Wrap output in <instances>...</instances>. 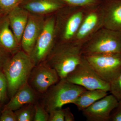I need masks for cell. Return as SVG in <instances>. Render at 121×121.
Here are the masks:
<instances>
[{
	"mask_svg": "<svg viewBox=\"0 0 121 121\" xmlns=\"http://www.w3.org/2000/svg\"><path fill=\"white\" fill-rule=\"evenodd\" d=\"M64 110L65 121H75L74 117L73 114L72 113L70 108L67 107L64 109Z\"/></svg>",
	"mask_w": 121,
	"mask_h": 121,
	"instance_id": "f1b7e54d",
	"label": "cell"
},
{
	"mask_svg": "<svg viewBox=\"0 0 121 121\" xmlns=\"http://www.w3.org/2000/svg\"><path fill=\"white\" fill-rule=\"evenodd\" d=\"M0 48L11 56L21 49L11 29L7 14L0 18Z\"/></svg>",
	"mask_w": 121,
	"mask_h": 121,
	"instance_id": "9a60e30c",
	"label": "cell"
},
{
	"mask_svg": "<svg viewBox=\"0 0 121 121\" xmlns=\"http://www.w3.org/2000/svg\"><path fill=\"white\" fill-rule=\"evenodd\" d=\"M29 15L27 10L20 6L13 9L7 14L11 29L20 45Z\"/></svg>",
	"mask_w": 121,
	"mask_h": 121,
	"instance_id": "e0dca14e",
	"label": "cell"
},
{
	"mask_svg": "<svg viewBox=\"0 0 121 121\" xmlns=\"http://www.w3.org/2000/svg\"><path fill=\"white\" fill-rule=\"evenodd\" d=\"M68 82L87 90L110 91V84L101 78L83 56L80 63L65 79Z\"/></svg>",
	"mask_w": 121,
	"mask_h": 121,
	"instance_id": "52a82bcc",
	"label": "cell"
},
{
	"mask_svg": "<svg viewBox=\"0 0 121 121\" xmlns=\"http://www.w3.org/2000/svg\"><path fill=\"white\" fill-rule=\"evenodd\" d=\"M83 55L121 52V32L102 27L83 44Z\"/></svg>",
	"mask_w": 121,
	"mask_h": 121,
	"instance_id": "5b68a950",
	"label": "cell"
},
{
	"mask_svg": "<svg viewBox=\"0 0 121 121\" xmlns=\"http://www.w3.org/2000/svg\"><path fill=\"white\" fill-rule=\"evenodd\" d=\"M17 121H33L35 115V104L24 105L15 111Z\"/></svg>",
	"mask_w": 121,
	"mask_h": 121,
	"instance_id": "d6986e66",
	"label": "cell"
},
{
	"mask_svg": "<svg viewBox=\"0 0 121 121\" xmlns=\"http://www.w3.org/2000/svg\"><path fill=\"white\" fill-rule=\"evenodd\" d=\"M34 66L30 56L22 49L11 56L3 70L7 79L8 94L10 99L28 82Z\"/></svg>",
	"mask_w": 121,
	"mask_h": 121,
	"instance_id": "7a4b0ae2",
	"label": "cell"
},
{
	"mask_svg": "<svg viewBox=\"0 0 121 121\" xmlns=\"http://www.w3.org/2000/svg\"><path fill=\"white\" fill-rule=\"evenodd\" d=\"M41 95L37 93L27 82L17 90L4 108L15 111L27 104H35L39 100Z\"/></svg>",
	"mask_w": 121,
	"mask_h": 121,
	"instance_id": "2e32d148",
	"label": "cell"
},
{
	"mask_svg": "<svg viewBox=\"0 0 121 121\" xmlns=\"http://www.w3.org/2000/svg\"><path fill=\"white\" fill-rule=\"evenodd\" d=\"M46 17L29 13L21 41V49L30 55L43 27Z\"/></svg>",
	"mask_w": 121,
	"mask_h": 121,
	"instance_id": "7c38bea8",
	"label": "cell"
},
{
	"mask_svg": "<svg viewBox=\"0 0 121 121\" xmlns=\"http://www.w3.org/2000/svg\"><path fill=\"white\" fill-rule=\"evenodd\" d=\"M49 114L48 121H65L64 109L53 110L49 112Z\"/></svg>",
	"mask_w": 121,
	"mask_h": 121,
	"instance_id": "d4e9b609",
	"label": "cell"
},
{
	"mask_svg": "<svg viewBox=\"0 0 121 121\" xmlns=\"http://www.w3.org/2000/svg\"><path fill=\"white\" fill-rule=\"evenodd\" d=\"M114 110V112L111 114L109 121H121V102H119L118 105Z\"/></svg>",
	"mask_w": 121,
	"mask_h": 121,
	"instance_id": "83f0119b",
	"label": "cell"
},
{
	"mask_svg": "<svg viewBox=\"0 0 121 121\" xmlns=\"http://www.w3.org/2000/svg\"><path fill=\"white\" fill-rule=\"evenodd\" d=\"M86 89L60 79L41 95L39 101L49 113L51 111L62 108L66 104H72L78 96Z\"/></svg>",
	"mask_w": 121,
	"mask_h": 121,
	"instance_id": "277c9868",
	"label": "cell"
},
{
	"mask_svg": "<svg viewBox=\"0 0 121 121\" xmlns=\"http://www.w3.org/2000/svg\"><path fill=\"white\" fill-rule=\"evenodd\" d=\"M0 91L6 99L8 95V84L7 79L3 71H0Z\"/></svg>",
	"mask_w": 121,
	"mask_h": 121,
	"instance_id": "484cf974",
	"label": "cell"
},
{
	"mask_svg": "<svg viewBox=\"0 0 121 121\" xmlns=\"http://www.w3.org/2000/svg\"><path fill=\"white\" fill-rule=\"evenodd\" d=\"M1 115V112H0V121Z\"/></svg>",
	"mask_w": 121,
	"mask_h": 121,
	"instance_id": "1f68e13d",
	"label": "cell"
},
{
	"mask_svg": "<svg viewBox=\"0 0 121 121\" xmlns=\"http://www.w3.org/2000/svg\"><path fill=\"white\" fill-rule=\"evenodd\" d=\"M11 56L0 48V71H3L5 65Z\"/></svg>",
	"mask_w": 121,
	"mask_h": 121,
	"instance_id": "4316f807",
	"label": "cell"
},
{
	"mask_svg": "<svg viewBox=\"0 0 121 121\" xmlns=\"http://www.w3.org/2000/svg\"><path fill=\"white\" fill-rule=\"evenodd\" d=\"M101 4L87 8L82 21L72 42L83 45L95 33L103 27Z\"/></svg>",
	"mask_w": 121,
	"mask_h": 121,
	"instance_id": "9c48e42d",
	"label": "cell"
},
{
	"mask_svg": "<svg viewBox=\"0 0 121 121\" xmlns=\"http://www.w3.org/2000/svg\"><path fill=\"white\" fill-rule=\"evenodd\" d=\"M60 80L56 70L44 61L34 66L28 83L35 91L42 95Z\"/></svg>",
	"mask_w": 121,
	"mask_h": 121,
	"instance_id": "30bf717a",
	"label": "cell"
},
{
	"mask_svg": "<svg viewBox=\"0 0 121 121\" xmlns=\"http://www.w3.org/2000/svg\"><path fill=\"white\" fill-rule=\"evenodd\" d=\"M104 81L110 84L121 72V52L83 55Z\"/></svg>",
	"mask_w": 121,
	"mask_h": 121,
	"instance_id": "8992f818",
	"label": "cell"
},
{
	"mask_svg": "<svg viewBox=\"0 0 121 121\" xmlns=\"http://www.w3.org/2000/svg\"><path fill=\"white\" fill-rule=\"evenodd\" d=\"M35 115L33 121H48L49 114L39 101L35 104Z\"/></svg>",
	"mask_w": 121,
	"mask_h": 121,
	"instance_id": "44dd1931",
	"label": "cell"
},
{
	"mask_svg": "<svg viewBox=\"0 0 121 121\" xmlns=\"http://www.w3.org/2000/svg\"><path fill=\"white\" fill-rule=\"evenodd\" d=\"M0 121H17L15 111L9 108H4L1 112Z\"/></svg>",
	"mask_w": 121,
	"mask_h": 121,
	"instance_id": "cb8c5ba5",
	"label": "cell"
},
{
	"mask_svg": "<svg viewBox=\"0 0 121 121\" xmlns=\"http://www.w3.org/2000/svg\"></svg>",
	"mask_w": 121,
	"mask_h": 121,
	"instance_id": "d6a6232c",
	"label": "cell"
},
{
	"mask_svg": "<svg viewBox=\"0 0 121 121\" xmlns=\"http://www.w3.org/2000/svg\"><path fill=\"white\" fill-rule=\"evenodd\" d=\"M24 0H0V9L6 14L20 6Z\"/></svg>",
	"mask_w": 121,
	"mask_h": 121,
	"instance_id": "7402d4cb",
	"label": "cell"
},
{
	"mask_svg": "<svg viewBox=\"0 0 121 121\" xmlns=\"http://www.w3.org/2000/svg\"><path fill=\"white\" fill-rule=\"evenodd\" d=\"M56 43L55 15L47 16L30 56L34 66L45 61Z\"/></svg>",
	"mask_w": 121,
	"mask_h": 121,
	"instance_id": "ba28073f",
	"label": "cell"
},
{
	"mask_svg": "<svg viewBox=\"0 0 121 121\" xmlns=\"http://www.w3.org/2000/svg\"><path fill=\"white\" fill-rule=\"evenodd\" d=\"M87 8L66 5L55 13L56 43L73 41Z\"/></svg>",
	"mask_w": 121,
	"mask_h": 121,
	"instance_id": "3957f363",
	"label": "cell"
},
{
	"mask_svg": "<svg viewBox=\"0 0 121 121\" xmlns=\"http://www.w3.org/2000/svg\"><path fill=\"white\" fill-rule=\"evenodd\" d=\"M66 5L60 0H24L20 6L31 14L46 17L55 14Z\"/></svg>",
	"mask_w": 121,
	"mask_h": 121,
	"instance_id": "4fadbf2b",
	"label": "cell"
},
{
	"mask_svg": "<svg viewBox=\"0 0 121 121\" xmlns=\"http://www.w3.org/2000/svg\"><path fill=\"white\" fill-rule=\"evenodd\" d=\"M101 5L103 27L121 32V0H108Z\"/></svg>",
	"mask_w": 121,
	"mask_h": 121,
	"instance_id": "5bb4252c",
	"label": "cell"
},
{
	"mask_svg": "<svg viewBox=\"0 0 121 121\" xmlns=\"http://www.w3.org/2000/svg\"><path fill=\"white\" fill-rule=\"evenodd\" d=\"M67 5L87 8L100 4L99 0H60Z\"/></svg>",
	"mask_w": 121,
	"mask_h": 121,
	"instance_id": "ffe728a7",
	"label": "cell"
},
{
	"mask_svg": "<svg viewBox=\"0 0 121 121\" xmlns=\"http://www.w3.org/2000/svg\"><path fill=\"white\" fill-rule=\"evenodd\" d=\"M108 95V92L100 90H86L80 95L72 104L82 111Z\"/></svg>",
	"mask_w": 121,
	"mask_h": 121,
	"instance_id": "ac0fdd59",
	"label": "cell"
},
{
	"mask_svg": "<svg viewBox=\"0 0 121 121\" xmlns=\"http://www.w3.org/2000/svg\"><path fill=\"white\" fill-rule=\"evenodd\" d=\"M109 91L117 98L119 102H121V72L110 83Z\"/></svg>",
	"mask_w": 121,
	"mask_h": 121,
	"instance_id": "603a6c76",
	"label": "cell"
},
{
	"mask_svg": "<svg viewBox=\"0 0 121 121\" xmlns=\"http://www.w3.org/2000/svg\"><path fill=\"white\" fill-rule=\"evenodd\" d=\"M119 103L112 95H107L82 111L87 121H109L111 112Z\"/></svg>",
	"mask_w": 121,
	"mask_h": 121,
	"instance_id": "8fae6325",
	"label": "cell"
},
{
	"mask_svg": "<svg viewBox=\"0 0 121 121\" xmlns=\"http://www.w3.org/2000/svg\"><path fill=\"white\" fill-rule=\"evenodd\" d=\"M7 15V14L5 13H4V12H3V11H2V10L0 9V18L1 17H2L3 16H4V15Z\"/></svg>",
	"mask_w": 121,
	"mask_h": 121,
	"instance_id": "4dcf8cb0",
	"label": "cell"
},
{
	"mask_svg": "<svg viewBox=\"0 0 121 121\" xmlns=\"http://www.w3.org/2000/svg\"><path fill=\"white\" fill-rule=\"evenodd\" d=\"M82 45L74 42L57 43L45 61L65 79L82 60Z\"/></svg>",
	"mask_w": 121,
	"mask_h": 121,
	"instance_id": "6da1fadb",
	"label": "cell"
},
{
	"mask_svg": "<svg viewBox=\"0 0 121 121\" xmlns=\"http://www.w3.org/2000/svg\"><path fill=\"white\" fill-rule=\"evenodd\" d=\"M5 99L4 95L1 91H0V102H2L4 101Z\"/></svg>",
	"mask_w": 121,
	"mask_h": 121,
	"instance_id": "f546056e",
	"label": "cell"
}]
</instances>
